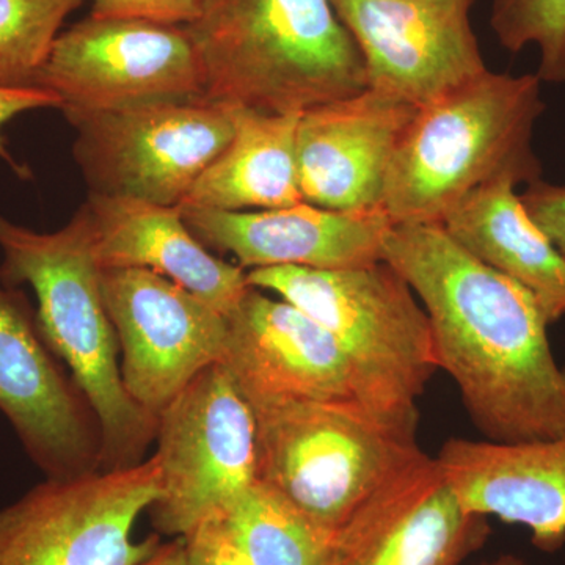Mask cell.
Instances as JSON below:
<instances>
[{
  "label": "cell",
  "mask_w": 565,
  "mask_h": 565,
  "mask_svg": "<svg viewBox=\"0 0 565 565\" xmlns=\"http://www.w3.org/2000/svg\"><path fill=\"white\" fill-rule=\"evenodd\" d=\"M137 565H191L184 537H177L169 544H161L150 557Z\"/></svg>",
  "instance_id": "obj_29"
},
{
  "label": "cell",
  "mask_w": 565,
  "mask_h": 565,
  "mask_svg": "<svg viewBox=\"0 0 565 565\" xmlns=\"http://www.w3.org/2000/svg\"><path fill=\"white\" fill-rule=\"evenodd\" d=\"M93 253L102 269H145L177 282L228 316L252 288L247 273L212 255L180 207L88 193Z\"/></svg>",
  "instance_id": "obj_19"
},
{
  "label": "cell",
  "mask_w": 565,
  "mask_h": 565,
  "mask_svg": "<svg viewBox=\"0 0 565 565\" xmlns=\"http://www.w3.org/2000/svg\"><path fill=\"white\" fill-rule=\"evenodd\" d=\"M490 25L504 50L537 46V77L565 82V0H493Z\"/></svg>",
  "instance_id": "obj_24"
},
{
  "label": "cell",
  "mask_w": 565,
  "mask_h": 565,
  "mask_svg": "<svg viewBox=\"0 0 565 565\" xmlns=\"http://www.w3.org/2000/svg\"><path fill=\"white\" fill-rule=\"evenodd\" d=\"M503 177L479 185L445 215L441 225L479 262L533 294L550 323L565 316V259L527 214Z\"/></svg>",
  "instance_id": "obj_20"
},
{
  "label": "cell",
  "mask_w": 565,
  "mask_h": 565,
  "mask_svg": "<svg viewBox=\"0 0 565 565\" xmlns=\"http://www.w3.org/2000/svg\"><path fill=\"white\" fill-rule=\"evenodd\" d=\"M300 115L264 114L233 106L232 141L199 178L182 204L244 211L278 210L302 203L296 152Z\"/></svg>",
  "instance_id": "obj_21"
},
{
  "label": "cell",
  "mask_w": 565,
  "mask_h": 565,
  "mask_svg": "<svg viewBox=\"0 0 565 565\" xmlns=\"http://www.w3.org/2000/svg\"><path fill=\"white\" fill-rule=\"evenodd\" d=\"M39 109H61V102L52 93L39 87H0V161L6 162L20 178H29L31 172L11 154L3 129L20 115Z\"/></svg>",
  "instance_id": "obj_27"
},
{
  "label": "cell",
  "mask_w": 565,
  "mask_h": 565,
  "mask_svg": "<svg viewBox=\"0 0 565 565\" xmlns=\"http://www.w3.org/2000/svg\"><path fill=\"white\" fill-rule=\"evenodd\" d=\"M161 497L158 459L46 478L0 509V565H137L161 546L132 530Z\"/></svg>",
  "instance_id": "obj_9"
},
{
  "label": "cell",
  "mask_w": 565,
  "mask_h": 565,
  "mask_svg": "<svg viewBox=\"0 0 565 565\" xmlns=\"http://www.w3.org/2000/svg\"><path fill=\"white\" fill-rule=\"evenodd\" d=\"M222 364L252 411L355 401L351 371L332 334L286 300L250 288L226 316Z\"/></svg>",
  "instance_id": "obj_15"
},
{
  "label": "cell",
  "mask_w": 565,
  "mask_h": 565,
  "mask_svg": "<svg viewBox=\"0 0 565 565\" xmlns=\"http://www.w3.org/2000/svg\"><path fill=\"white\" fill-rule=\"evenodd\" d=\"M537 74L484 71L416 110L394 150L384 211L393 223L440 222L479 185L497 178L541 180L533 151L545 110Z\"/></svg>",
  "instance_id": "obj_4"
},
{
  "label": "cell",
  "mask_w": 565,
  "mask_h": 565,
  "mask_svg": "<svg viewBox=\"0 0 565 565\" xmlns=\"http://www.w3.org/2000/svg\"><path fill=\"white\" fill-rule=\"evenodd\" d=\"M0 412L46 478L102 470L90 404L41 337L28 300L0 282Z\"/></svg>",
  "instance_id": "obj_13"
},
{
  "label": "cell",
  "mask_w": 565,
  "mask_h": 565,
  "mask_svg": "<svg viewBox=\"0 0 565 565\" xmlns=\"http://www.w3.org/2000/svg\"><path fill=\"white\" fill-rule=\"evenodd\" d=\"M362 54L367 88L434 103L487 66L463 0H330Z\"/></svg>",
  "instance_id": "obj_12"
},
{
  "label": "cell",
  "mask_w": 565,
  "mask_h": 565,
  "mask_svg": "<svg viewBox=\"0 0 565 565\" xmlns=\"http://www.w3.org/2000/svg\"><path fill=\"white\" fill-rule=\"evenodd\" d=\"M463 2H468V3H471V6H473V3L476 2V0H463Z\"/></svg>",
  "instance_id": "obj_31"
},
{
  "label": "cell",
  "mask_w": 565,
  "mask_h": 565,
  "mask_svg": "<svg viewBox=\"0 0 565 565\" xmlns=\"http://www.w3.org/2000/svg\"><path fill=\"white\" fill-rule=\"evenodd\" d=\"M185 29L211 102L303 114L367 88L362 54L330 0H206Z\"/></svg>",
  "instance_id": "obj_3"
},
{
  "label": "cell",
  "mask_w": 565,
  "mask_h": 565,
  "mask_svg": "<svg viewBox=\"0 0 565 565\" xmlns=\"http://www.w3.org/2000/svg\"><path fill=\"white\" fill-rule=\"evenodd\" d=\"M527 214L565 259V185L541 180L526 185L520 195Z\"/></svg>",
  "instance_id": "obj_26"
},
{
  "label": "cell",
  "mask_w": 565,
  "mask_h": 565,
  "mask_svg": "<svg viewBox=\"0 0 565 565\" xmlns=\"http://www.w3.org/2000/svg\"><path fill=\"white\" fill-rule=\"evenodd\" d=\"M104 302L134 403L158 419L196 375L221 363L228 319L177 282L145 269H102Z\"/></svg>",
  "instance_id": "obj_11"
},
{
  "label": "cell",
  "mask_w": 565,
  "mask_h": 565,
  "mask_svg": "<svg viewBox=\"0 0 565 565\" xmlns=\"http://www.w3.org/2000/svg\"><path fill=\"white\" fill-rule=\"evenodd\" d=\"M484 565H527L522 559L515 556H501L500 559L493 561V563Z\"/></svg>",
  "instance_id": "obj_30"
},
{
  "label": "cell",
  "mask_w": 565,
  "mask_h": 565,
  "mask_svg": "<svg viewBox=\"0 0 565 565\" xmlns=\"http://www.w3.org/2000/svg\"><path fill=\"white\" fill-rule=\"evenodd\" d=\"M416 110L373 88L305 110L296 141L303 202L332 211L384 210L390 163Z\"/></svg>",
  "instance_id": "obj_17"
},
{
  "label": "cell",
  "mask_w": 565,
  "mask_h": 565,
  "mask_svg": "<svg viewBox=\"0 0 565 565\" xmlns=\"http://www.w3.org/2000/svg\"><path fill=\"white\" fill-rule=\"evenodd\" d=\"M206 0H92V17L140 20L166 25H191Z\"/></svg>",
  "instance_id": "obj_25"
},
{
  "label": "cell",
  "mask_w": 565,
  "mask_h": 565,
  "mask_svg": "<svg viewBox=\"0 0 565 565\" xmlns=\"http://www.w3.org/2000/svg\"><path fill=\"white\" fill-rule=\"evenodd\" d=\"M437 460L471 514L526 526L542 550L564 544L565 435L525 444L451 438Z\"/></svg>",
  "instance_id": "obj_18"
},
{
  "label": "cell",
  "mask_w": 565,
  "mask_h": 565,
  "mask_svg": "<svg viewBox=\"0 0 565 565\" xmlns=\"http://www.w3.org/2000/svg\"><path fill=\"white\" fill-rule=\"evenodd\" d=\"M161 497L151 505L159 535L185 537L222 519L258 481L255 412L222 363L212 364L158 416Z\"/></svg>",
  "instance_id": "obj_7"
},
{
  "label": "cell",
  "mask_w": 565,
  "mask_h": 565,
  "mask_svg": "<svg viewBox=\"0 0 565 565\" xmlns=\"http://www.w3.org/2000/svg\"><path fill=\"white\" fill-rule=\"evenodd\" d=\"M0 282L31 286L44 343L70 370L102 433V470L140 463L158 419L122 384L117 333L104 302L84 204L63 228L40 233L0 215Z\"/></svg>",
  "instance_id": "obj_2"
},
{
  "label": "cell",
  "mask_w": 565,
  "mask_h": 565,
  "mask_svg": "<svg viewBox=\"0 0 565 565\" xmlns=\"http://www.w3.org/2000/svg\"><path fill=\"white\" fill-rule=\"evenodd\" d=\"M484 519L419 449L334 533L329 565H457L484 542Z\"/></svg>",
  "instance_id": "obj_14"
},
{
  "label": "cell",
  "mask_w": 565,
  "mask_h": 565,
  "mask_svg": "<svg viewBox=\"0 0 565 565\" xmlns=\"http://www.w3.org/2000/svg\"><path fill=\"white\" fill-rule=\"evenodd\" d=\"M384 262L426 310L438 370L451 375L486 440L564 437L565 366L533 294L460 247L440 222L393 223Z\"/></svg>",
  "instance_id": "obj_1"
},
{
  "label": "cell",
  "mask_w": 565,
  "mask_h": 565,
  "mask_svg": "<svg viewBox=\"0 0 565 565\" xmlns=\"http://www.w3.org/2000/svg\"><path fill=\"white\" fill-rule=\"evenodd\" d=\"M191 565H248L230 541L222 519L210 520L184 537Z\"/></svg>",
  "instance_id": "obj_28"
},
{
  "label": "cell",
  "mask_w": 565,
  "mask_h": 565,
  "mask_svg": "<svg viewBox=\"0 0 565 565\" xmlns=\"http://www.w3.org/2000/svg\"><path fill=\"white\" fill-rule=\"evenodd\" d=\"M178 207L204 247L230 253L250 270H338L384 262V241L393 225L384 210L332 211L307 202L256 212Z\"/></svg>",
  "instance_id": "obj_16"
},
{
  "label": "cell",
  "mask_w": 565,
  "mask_h": 565,
  "mask_svg": "<svg viewBox=\"0 0 565 565\" xmlns=\"http://www.w3.org/2000/svg\"><path fill=\"white\" fill-rule=\"evenodd\" d=\"M84 0H0V87H35L63 22Z\"/></svg>",
  "instance_id": "obj_23"
},
{
  "label": "cell",
  "mask_w": 565,
  "mask_h": 565,
  "mask_svg": "<svg viewBox=\"0 0 565 565\" xmlns=\"http://www.w3.org/2000/svg\"><path fill=\"white\" fill-rule=\"evenodd\" d=\"M35 87L68 114L204 98L206 81L182 25L90 14L61 32Z\"/></svg>",
  "instance_id": "obj_10"
},
{
  "label": "cell",
  "mask_w": 565,
  "mask_h": 565,
  "mask_svg": "<svg viewBox=\"0 0 565 565\" xmlns=\"http://www.w3.org/2000/svg\"><path fill=\"white\" fill-rule=\"evenodd\" d=\"M88 193L178 207L234 136L233 106L206 98L63 114Z\"/></svg>",
  "instance_id": "obj_8"
},
{
  "label": "cell",
  "mask_w": 565,
  "mask_h": 565,
  "mask_svg": "<svg viewBox=\"0 0 565 565\" xmlns=\"http://www.w3.org/2000/svg\"><path fill=\"white\" fill-rule=\"evenodd\" d=\"M255 416L259 481L333 534L419 451L416 434L375 418L356 401L275 405Z\"/></svg>",
  "instance_id": "obj_6"
},
{
  "label": "cell",
  "mask_w": 565,
  "mask_h": 565,
  "mask_svg": "<svg viewBox=\"0 0 565 565\" xmlns=\"http://www.w3.org/2000/svg\"><path fill=\"white\" fill-rule=\"evenodd\" d=\"M322 326L351 371L353 397L375 418L416 434L418 399L438 370L429 318L388 263L352 269L266 267L247 273Z\"/></svg>",
  "instance_id": "obj_5"
},
{
  "label": "cell",
  "mask_w": 565,
  "mask_h": 565,
  "mask_svg": "<svg viewBox=\"0 0 565 565\" xmlns=\"http://www.w3.org/2000/svg\"><path fill=\"white\" fill-rule=\"evenodd\" d=\"M222 523L248 565H329L334 534L259 479Z\"/></svg>",
  "instance_id": "obj_22"
}]
</instances>
